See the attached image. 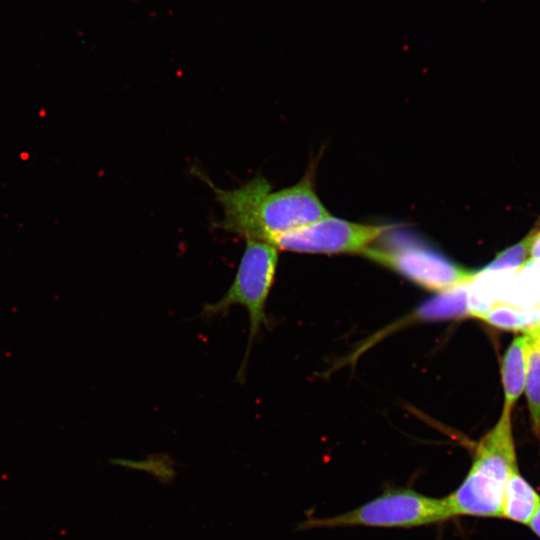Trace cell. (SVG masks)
<instances>
[{
	"instance_id": "9",
	"label": "cell",
	"mask_w": 540,
	"mask_h": 540,
	"mask_svg": "<svg viewBox=\"0 0 540 540\" xmlns=\"http://www.w3.org/2000/svg\"><path fill=\"white\" fill-rule=\"evenodd\" d=\"M526 361L525 336L516 337L505 352L502 364L504 408L512 412L513 406L525 389Z\"/></svg>"
},
{
	"instance_id": "6",
	"label": "cell",
	"mask_w": 540,
	"mask_h": 540,
	"mask_svg": "<svg viewBox=\"0 0 540 540\" xmlns=\"http://www.w3.org/2000/svg\"><path fill=\"white\" fill-rule=\"evenodd\" d=\"M391 228V225L361 224L328 215L277 236L268 244L277 250L298 253H362Z\"/></svg>"
},
{
	"instance_id": "10",
	"label": "cell",
	"mask_w": 540,
	"mask_h": 540,
	"mask_svg": "<svg viewBox=\"0 0 540 540\" xmlns=\"http://www.w3.org/2000/svg\"><path fill=\"white\" fill-rule=\"evenodd\" d=\"M467 284L440 292L437 296L423 303L416 312V318L439 320L469 315Z\"/></svg>"
},
{
	"instance_id": "8",
	"label": "cell",
	"mask_w": 540,
	"mask_h": 540,
	"mask_svg": "<svg viewBox=\"0 0 540 540\" xmlns=\"http://www.w3.org/2000/svg\"><path fill=\"white\" fill-rule=\"evenodd\" d=\"M525 390L532 424L540 432V321L525 330Z\"/></svg>"
},
{
	"instance_id": "4",
	"label": "cell",
	"mask_w": 540,
	"mask_h": 540,
	"mask_svg": "<svg viewBox=\"0 0 540 540\" xmlns=\"http://www.w3.org/2000/svg\"><path fill=\"white\" fill-rule=\"evenodd\" d=\"M278 263V250L266 242L246 240L235 278L224 296L207 305L202 315L222 314L233 305L246 308L249 316L248 347L239 372L245 373L248 355L260 327L266 324L265 307Z\"/></svg>"
},
{
	"instance_id": "13",
	"label": "cell",
	"mask_w": 540,
	"mask_h": 540,
	"mask_svg": "<svg viewBox=\"0 0 540 540\" xmlns=\"http://www.w3.org/2000/svg\"><path fill=\"white\" fill-rule=\"evenodd\" d=\"M531 235V245H530V255L534 260H540V228L534 230L530 233Z\"/></svg>"
},
{
	"instance_id": "3",
	"label": "cell",
	"mask_w": 540,
	"mask_h": 540,
	"mask_svg": "<svg viewBox=\"0 0 540 540\" xmlns=\"http://www.w3.org/2000/svg\"><path fill=\"white\" fill-rule=\"evenodd\" d=\"M454 518L446 497L435 498L410 487L389 488L339 515L308 518L299 530L339 527L415 528Z\"/></svg>"
},
{
	"instance_id": "14",
	"label": "cell",
	"mask_w": 540,
	"mask_h": 540,
	"mask_svg": "<svg viewBox=\"0 0 540 540\" xmlns=\"http://www.w3.org/2000/svg\"><path fill=\"white\" fill-rule=\"evenodd\" d=\"M533 533L540 538V507L528 524Z\"/></svg>"
},
{
	"instance_id": "2",
	"label": "cell",
	"mask_w": 540,
	"mask_h": 540,
	"mask_svg": "<svg viewBox=\"0 0 540 540\" xmlns=\"http://www.w3.org/2000/svg\"><path fill=\"white\" fill-rule=\"evenodd\" d=\"M510 411L476 445L471 466L446 496L453 517H501L507 479L518 467Z\"/></svg>"
},
{
	"instance_id": "11",
	"label": "cell",
	"mask_w": 540,
	"mask_h": 540,
	"mask_svg": "<svg viewBox=\"0 0 540 540\" xmlns=\"http://www.w3.org/2000/svg\"><path fill=\"white\" fill-rule=\"evenodd\" d=\"M481 319L491 325L510 330H526L539 322L528 310L505 302H494Z\"/></svg>"
},
{
	"instance_id": "5",
	"label": "cell",
	"mask_w": 540,
	"mask_h": 540,
	"mask_svg": "<svg viewBox=\"0 0 540 540\" xmlns=\"http://www.w3.org/2000/svg\"><path fill=\"white\" fill-rule=\"evenodd\" d=\"M361 254L415 284L438 293L469 283L477 273L465 269L425 244L409 240L369 246Z\"/></svg>"
},
{
	"instance_id": "7",
	"label": "cell",
	"mask_w": 540,
	"mask_h": 540,
	"mask_svg": "<svg viewBox=\"0 0 540 540\" xmlns=\"http://www.w3.org/2000/svg\"><path fill=\"white\" fill-rule=\"evenodd\" d=\"M539 507L540 494L515 468L505 485L501 518L528 525Z\"/></svg>"
},
{
	"instance_id": "12",
	"label": "cell",
	"mask_w": 540,
	"mask_h": 540,
	"mask_svg": "<svg viewBox=\"0 0 540 540\" xmlns=\"http://www.w3.org/2000/svg\"><path fill=\"white\" fill-rule=\"evenodd\" d=\"M530 245L531 235L529 234L521 242L499 253L496 258L484 268V270L499 272L522 266L528 260Z\"/></svg>"
},
{
	"instance_id": "1",
	"label": "cell",
	"mask_w": 540,
	"mask_h": 540,
	"mask_svg": "<svg viewBox=\"0 0 540 540\" xmlns=\"http://www.w3.org/2000/svg\"><path fill=\"white\" fill-rule=\"evenodd\" d=\"M203 179L223 209V218L215 226L246 240L269 243L329 215L314 190L312 172L297 184L274 192L260 175L233 190H222Z\"/></svg>"
}]
</instances>
